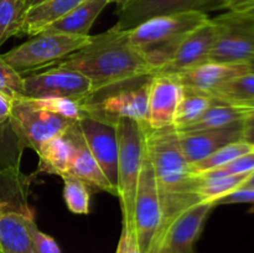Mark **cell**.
Listing matches in <instances>:
<instances>
[{"label": "cell", "instance_id": "32", "mask_svg": "<svg viewBox=\"0 0 254 253\" xmlns=\"http://www.w3.org/2000/svg\"><path fill=\"white\" fill-rule=\"evenodd\" d=\"M0 92L10 98L25 97L24 77L4 61L0 55Z\"/></svg>", "mask_w": 254, "mask_h": 253}, {"label": "cell", "instance_id": "35", "mask_svg": "<svg viewBox=\"0 0 254 253\" xmlns=\"http://www.w3.org/2000/svg\"><path fill=\"white\" fill-rule=\"evenodd\" d=\"M116 253H140V248H139L133 225L123 223Z\"/></svg>", "mask_w": 254, "mask_h": 253}, {"label": "cell", "instance_id": "34", "mask_svg": "<svg viewBox=\"0 0 254 253\" xmlns=\"http://www.w3.org/2000/svg\"><path fill=\"white\" fill-rule=\"evenodd\" d=\"M31 237L34 253H62L56 241L51 236L40 231L36 225L32 226Z\"/></svg>", "mask_w": 254, "mask_h": 253}, {"label": "cell", "instance_id": "13", "mask_svg": "<svg viewBox=\"0 0 254 253\" xmlns=\"http://www.w3.org/2000/svg\"><path fill=\"white\" fill-rule=\"evenodd\" d=\"M79 130L91 154L111 185L117 190L118 184V134L117 126L84 116L78 121ZM118 196V191H117Z\"/></svg>", "mask_w": 254, "mask_h": 253}, {"label": "cell", "instance_id": "16", "mask_svg": "<svg viewBox=\"0 0 254 253\" xmlns=\"http://www.w3.org/2000/svg\"><path fill=\"white\" fill-rule=\"evenodd\" d=\"M34 211L29 205L9 207L0 205V252L34 253L31 230Z\"/></svg>", "mask_w": 254, "mask_h": 253}, {"label": "cell", "instance_id": "15", "mask_svg": "<svg viewBox=\"0 0 254 253\" xmlns=\"http://www.w3.org/2000/svg\"><path fill=\"white\" fill-rule=\"evenodd\" d=\"M181 97L183 86L176 77L151 74L149 82V128L161 129L173 126Z\"/></svg>", "mask_w": 254, "mask_h": 253}, {"label": "cell", "instance_id": "6", "mask_svg": "<svg viewBox=\"0 0 254 253\" xmlns=\"http://www.w3.org/2000/svg\"><path fill=\"white\" fill-rule=\"evenodd\" d=\"M91 35L76 36L61 32L44 31L2 54L1 57L19 73L25 74L44 68L47 64L82 49L91 41Z\"/></svg>", "mask_w": 254, "mask_h": 253}, {"label": "cell", "instance_id": "2", "mask_svg": "<svg viewBox=\"0 0 254 253\" xmlns=\"http://www.w3.org/2000/svg\"><path fill=\"white\" fill-rule=\"evenodd\" d=\"M144 138L160 197L163 231L179 213L201 202L197 195L198 176L191 170L173 126L161 129L144 126Z\"/></svg>", "mask_w": 254, "mask_h": 253}, {"label": "cell", "instance_id": "23", "mask_svg": "<svg viewBox=\"0 0 254 253\" xmlns=\"http://www.w3.org/2000/svg\"><path fill=\"white\" fill-rule=\"evenodd\" d=\"M216 98L210 93L183 87V97L176 108L173 126L178 131L184 130L200 119V117L215 103Z\"/></svg>", "mask_w": 254, "mask_h": 253}, {"label": "cell", "instance_id": "31", "mask_svg": "<svg viewBox=\"0 0 254 253\" xmlns=\"http://www.w3.org/2000/svg\"><path fill=\"white\" fill-rule=\"evenodd\" d=\"M64 200L67 208L77 215H88L91 211V192L89 188L76 176L64 175Z\"/></svg>", "mask_w": 254, "mask_h": 253}, {"label": "cell", "instance_id": "10", "mask_svg": "<svg viewBox=\"0 0 254 253\" xmlns=\"http://www.w3.org/2000/svg\"><path fill=\"white\" fill-rule=\"evenodd\" d=\"M26 98L67 97L86 99L93 93L91 81L79 72L61 67H47L40 72L22 74Z\"/></svg>", "mask_w": 254, "mask_h": 253}, {"label": "cell", "instance_id": "22", "mask_svg": "<svg viewBox=\"0 0 254 253\" xmlns=\"http://www.w3.org/2000/svg\"><path fill=\"white\" fill-rule=\"evenodd\" d=\"M36 154L39 155L37 174L46 173L64 178L68 174L71 166L72 158H73V145L66 131L42 144Z\"/></svg>", "mask_w": 254, "mask_h": 253}, {"label": "cell", "instance_id": "5", "mask_svg": "<svg viewBox=\"0 0 254 253\" xmlns=\"http://www.w3.org/2000/svg\"><path fill=\"white\" fill-rule=\"evenodd\" d=\"M118 134V184L117 197L121 201L123 223L133 225L136 185L145 151L144 126L129 118L117 122Z\"/></svg>", "mask_w": 254, "mask_h": 253}, {"label": "cell", "instance_id": "8", "mask_svg": "<svg viewBox=\"0 0 254 253\" xmlns=\"http://www.w3.org/2000/svg\"><path fill=\"white\" fill-rule=\"evenodd\" d=\"M161 223L163 212L155 175L150 159L146 151H144L133 211V226L140 253L148 252L154 238L160 231Z\"/></svg>", "mask_w": 254, "mask_h": 253}, {"label": "cell", "instance_id": "21", "mask_svg": "<svg viewBox=\"0 0 254 253\" xmlns=\"http://www.w3.org/2000/svg\"><path fill=\"white\" fill-rule=\"evenodd\" d=\"M108 4H111L109 0H83L66 16L52 24L45 31L61 32V34L76 35V36H89V31L94 21Z\"/></svg>", "mask_w": 254, "mask_h": 253}, {"label": "cell", "instance_id": "1", "mask_svg": "<svg viewBox=\"0 0 254 253\" xmlns=\"http://www.w3.org/2000/svg\"><path fill=\"white\" fill-rule=\"evenodd\" d=\"M47 67L79 72L91 81L93 93L131 79L151 76L154 71L145 54L129 41L127 30L116 26L92 36L86 46L44 68Z\"/></svg>", "mask_w": 254, "mask_h": 253}, {"label": "cell", "instance_id": "27", "mask_svg": "<svg viewBox=\"0 0 254 253\" xmlns=\"http://www.w3.org/2000/svg\"><path fill=\"white\" fill-rule=\"evenodd\" d=\"M26 10L24 0H0V47L10 37L21 34Z\"/></svg>", "mask_w": 254, "mask_h": 253}, {"label": "cell", "instance_id": "17", "mask_svg": "<svg viewBox=\"0 0 254 253\" xmlns=\"http://www.w3.org/2000/svg\"><path fill=\"white\" fill-rule=\"evenodd\" d=\"M243 123L245 122H240L217 129L178 131L179 140L186 160L191 165L207 158L228 144L242 140Z\"/></svg>", "mask_w": 254, "mask_h": 253}, {"label": "cell", "instance_id": "38", "mask_svg": "<svg viewBox=\"0 0 254 253\" xmlns=\"http://www.w3.org/2000/svg\"><path fill=\"white\" fill-rule=\"evenodd\" d=\"M11 102L12 98L0 92V124L9 121L11 113Z\"/></svg>", "mask_w": 254, "mask_h": 253}, {"label": "cell", "instance_id": "14", "mask_svg": "<svg viewBox=\"0 0 254 253\" xmlns=\"http://www.w3.org/2000/svg\"><path fill=\"white\" fill-rule=\"evenodd\" d=\"M215 207L213 202L201 201L195 203L179 213L155 237H160L171 253H193L195 242Z\"/></svg>", "mask_w": 254, "mask_h": 253}, {"label": "cell", "instance_id": "39", "mask_svg": "<svg viewBox=\"0 0 254 253\" xmlns=\"http://www.w3.org/2000/svg\"><path fill=\"white\" fill-rule=\"evenodd\" d=\"M242 140L254 148V122H245L243 123Z\"/></svg>", "mask_w": 254, "mask_h": 253}, {"label": "cell", "instance_id": "45", "mask_svg": "<svg viewBox=\"0 0 254 253\" xmlns=\"http://www.w3.org/2000/svg\"><path fill=\"white\" fill-rule=\"evenodd\" d=\"M247 67H248V71L253 72V73H254V57H253V59H251L250 61L247 62Z\"/></svg>", "mask_w": 254, "mask_h": 253}, {"label": "cell", "instance_id": "18", "mask_svg": "<svg viewBox=\"0 0 254 253\" xmlns=\"http://www.w3.org/2000/svg\"><path fill=\"white\" fill-rule=\"evenodd\" d=\"M247 63H225V62L206 61L198 66L178 74L176 77L181 86L197 89L212 94L216 89L230 82L231 79L247 73Z\"/></svg>", "mask_w": 254, "mask_h": 253}, {"label": "cell", "instance_id": "33", "mask_svg": "<svg viewBox=\"0 0 254 253\" xmlns=\"http://www.w3.org/2000/svg\"><path fill=\"white\" fill-rule=\"evenodd\" d=\"M254 171V151L238 156L235 160L230 161L226 165L218 169L206 171V173L197 174L202 176H228V175H243L251 174Z\"/></svg>", "mask_w": 254, "mask_h": 253}, {"label": "cell", "instance_id": "28", "mask_svg": "<svg viewBox=\"0 0 254 253\" xmlns=\"http://www.w3.org/2000/svg\"><path fill=\"white\" fill-rule=\"evenodd\" d=\"M216 99L226 103H247L254 101V73L247 72L231 79L212 93Z\"/></svg>", "mask_w": 254, "mask_h": 253}, {"label": "cell", "instance_id": "7", "mask_svg": "<svg viewBox=\"0 0 254 253\" xmlns=\"http://www.w3.org/2000/svg\"><path fill=\"white\" fill-rule=\"evenodd\" d=\"M9 122L26 148L35 153L42 144L57 135L66 133L76 122L49 113L32 106L26 97L12 98Z\"/></svg>", "mask_w": 254, "mask_h": 253}, {"label": "cell", "instance_id": "40", "mask_svg": "<svg viewBox=\"0 0 254 253\" xmlns=\"http://www.w3.org/2000/svg\"><path fill=\"white\" fill-rule=\"evenodd\" d=\"M146 253H171L169 251V248L164 245L163 240L160 237H155L154 238L153 243H151L150 248Z\"/></svg>", "mask_w": 254, "mask_h": 253}, {"label": "cell", "instance_id": "42", "mask_svg": "<svg viewBox=\"0 0 254 253\" xmlns=\"http://www.w3.org/2000/svg\"><path fill=\"white\" fill-rule=\"evenodd\" d=\"M241 188L243 189H253L254 190V171L253 173H251L250 175L247 176V179H246L245 181H243V184L241 185Z\"/></svg>", "mask_w": 254, "mask_h": 253}, {"label": "cell", "instance_id": "36", "mask_svg": "<svg viewBox=\"0 0 254 253\" xmlns=\"http://www.w3.org/2000/svg\"><path fill=\"white\" fill-rule=\"evenodd\" d=\"M231 203H253L254 205V190L253 189L238 188L237 190L215 201V206L231 205Z\"/></svg>", "mask_w": 254, "mask_h": 253}, {"label": "cell", "instance_id": "44", "mask_svg": "<svg viewBox=\"0 0 254 253\" xmlns=\"http://www.w3.org/2000/svg\"><path fill=\"white\" fill-rule=\"evenodd\" d=\"M238 14H242V15H245V16H248V17H251V19H254V6L250 7V9L245 10V11H242V12H238Z\"/></svg>", "mask_w": 254, "mask_h": 253}, {"label": "cell", "instance_id": "43", "mask_svg": "<svg viewBox=\"0 0 254 253\" xmlns=\"http://www.w3.org/2000/svg\"><path fill=\"white\" fill-rule=\"evenodd\" d=\"M41 1H44V0H24L25 5H26V9H29V7L31 6H35V5L40 4Z\"/></svg>", "mask_w": 254, "mask_h": 253}, {"label": "cell", "instance_id": "48", "mask_svg": "<svg viewBox=\"0 0 254 253\" xmlns=\"http://www.w3.org/2000/svg\"><path fill=\"white\" fill-rule=\"evenodd\" d=\"M0 253H1V252H0Z\"/></svg>", "mask_w": 254, "mask_h": 253}, {"label": "cell", "instance_id": "26", "mask_svg": "<svg viewBox=\"0 0 254 253\" xmlns=\"http://www.w3.org/2000/svg\"><path fill=\"white\" fill-rule=\"evenodd\" d=\"M197 175V174H196ZM250 174L228 176H198L197 195L200 201L213 202L241 188Z\"/></svg>", "mask_w": 254, "mask_h": 253}, {"label": "cell", "instance_id": "20", "mask_svg": "<svg viewBox=\"0 0 254 253\" xmlns=\"http://www.w3.org/2000/svg\"><path fill=\"white\" fill-rule=\"evenodd\" d=\"M82 1L83 0H44L40 4L29 7L25 12L21 34L31 37L44 32Z\"/></svg>", "mask_w": 254, "mask_h": 253}, {"label": "cell", "instance_id": "25", "mask_svg": "<svg viewBox=\"0 0 254 253\" xmlns=\"http://www.w3.org/2000/svg\"><path fill=\"white\" fill-rule=\"evenodd\" d=\"M26 145L9 121L0 124V173H19Z\"/></svg>", "mask_w": 254, "mask_h": 253}, {"label": "cell", "instance_id": "19", "mask_svg": "<svg viewBox=\"0 0 254 253\" xmlns=\"http://www.w3.org/2000/svg\"><path fill=\"white\" fill-rule=\"evenodd\" d=\"M69 139L73 145V158L67 175L76 176L77 179L83 181L89 189L98 191H107L113 196H117V190L111 185L107 176L102 171L101 166L93 158L87 144L79 130L78 122L73 124L67 130Z\"/></svg>", "mask_w": 254, "mask_h": 253}, {"label": "cell", "instance_id": "29", "mask_svg": "<svg viewBox=\"0 0 254 253\" xmlns=\"http://www.w3.org/2000/svg\"><path fill=\"white\" fill-rule=\"evenodd\" d=\"M252 151H254V148L250 144L246 143V141H235V143H231L228 145L223 146V148L218 149L217 151L211 154L207 158L202 159V160L197 161L195 164H191V170L195 174L206 173V171L221 168V166L226 165L230 161L235 160L238 156L252 153Z\"/></svg>", "mask_w": 254, "mask_h": 253}, {"label": "cell", "instance_id": "11", "mask_svg": "<svg viewBox=\"0 0 254 253\" xmlns=\"http://www.w3.org/2000/svg\"><path fill=\"white\" fill-rule=\"evenodd\" d=\"M221 9L218 0H130L118 7L119 30H130L151 17L179 14L185 11H202Z\"/></svg>", "mask_w": 254, "mask_h": 253}, {"label": "cell", "instance_id": "4", "mask_svg": "<svg viewBox=\"0 0 254 253\" xmlns=\"http://www.w3.org/2000/svg\"><path fill=\"white\" fill-rule=\"evenodd\" d=\"M151 76L131 79L102 91L82 101L84 114L116 126L122 118H129L148 126L149 82Z\"/></svg>", "mask_w": 254, "mask_h": 253}, {"label": "cell", "instance_id": "24", "mask_svg": "<svg viewBox=\"0 0 254 253\" xmlns=\"http://www.w3.org/2000/svg\"><path fill=\"white\" fill-rule=\"evenodd\" d=\"M246 112L238 104L226 103L216 99L215 103L200 117L198 121L191 124L181 131L205 130V129H217L232 126V124L245 122ZM178 131V130H176Z\"/></svg>", "mask_w": 254, "mask_h": 253}, {"label": "cell", "instance_id": "30", "mask_svg": "<svg viewBox=\"0 0 254 253\" xmlns=\"http://www.w3.org/2000/svg\"><path fill=\"white\" fill-rule=\"evenodd\" d=\"M27 101L36 108L64 117L69 121L78 122L86 116L82 106L83 99H73L67 97H44V98H27Z\"/></svg>", "mask_w": 254, "mask_h": 253}, {"label": "cell", "instance_id": "46", "mask_svg": "<svg viewBox=\"0 0 254 253\" xmlns=\"http://www.w3.org/2000/svg\"><path fill=\"white\" fill-rule=\"evenodd\" d=\"M128 1H130V0H112V2H116V4L118 5V7L123 6V5L127 4Z\"/></svg>", "mask_w": 254, "mask_h": 253}, {"label": "cell", "instance_id": "12", "mask_svg": "<svg viewBox=\"0 0 254 253\" xmlns=\"http://www.w3.org/2000/svg\"><path fill=\"white\" fill-rule=\"evenodd\" d=\"M217 32V22L215 19H208L202 25L189 32L173 56L165 63L154 69L153 74H178L208 61Z\"/></svg>", "mask_w": 254, "mask_h": 253}, {"label": "cell", "instance_id": "9", "mask_svg": "<svg viewBox=\"0 0 254 253\" xmlns=\"http://www.w3.org/2000/svg\"><path fill=\"white\" fill-rule=\"evenodd\" d=\"M218 32L208 61L247 63L254 57V19L238 12L216 17Z\"/></svg>", "mask_w": 254, "mask_h": 253}, {"label": "cell", "instance_id": "37", "mask_svg": "<svg viewBox=\"0 0 254 253\" xmlns=\"http://www.w3.org/2000/svg\"><path fill=\"white\" fill-rule=\"evenodd\" d=\"M221 9H227L231 12H242L254 6V0H218Z\"/></svg>", "mask_w": 254, "mask_h": 253}, {"label": "cell", "instance_id": "47", "mask_svg": "<svg viewBox=\"0 0 254 253\" xmlns=\"http://www.w3.org/2000/svg\"><path fill=\"white\" fill-rule=\"evenodd\" d=\"M109 1H111V2H112V0H109Z\"/></svg>", "mask_w": 254, "mask_h": 253}, {"label": "cell", "instance_id": "41", "mask_svg": "<svg viewBox=\"0 0 254 253\" xmlns=\"http://www.w3.org/2000/svg\"><path fill=\"white\" fill-rule=\"evenodd\" d=\"M238 106L242 107L246 112L245 122H254V101L247 103H240Z\"/></svg>", "mask_w": 254, "mask_h": 253}, {"label": "cell", "instance_id": "3", "mask_svg": "<svg viewBox=\"0 0 254 253\" xmlns=\"http://www.w3.org/2000/svg\"><path fill=\"white\" fill-rule=\"evenodd\" d=\"M208 19V15L202 11L161 15L151 17L138 26L127 30V34L129 41L145 54L151 66L156 69L173 56L189 32Z\"/></svg>", "mask_w": 254, "mask_h": 253}]
</instances>
